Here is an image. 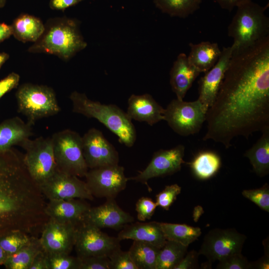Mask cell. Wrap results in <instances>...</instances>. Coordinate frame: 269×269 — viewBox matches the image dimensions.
I'll return each instance as SVG.
<instances>
[{"instance_id": "cell-1", "label": "cell", "mask_w": 269, "mask_h": 269, "mask_svg": "<svg viewBox=\"0 0 269 269\" xmlns=\"http://www.w3.org/2000/svg\"><path fill=\"white\" fill-rule=\"evenodd\" d=\"M206 121L203 140L226 148L234 137L248 139L269 130V36L249 47L234 49Z\"/></svg>"}, {"instance_id": "cell-2", "label": "cell", "mask_w": 269, "mask_h": 269, "mask_svg": "<svg viewBox=\"0 0 269 269\" xmlns=\"http://www.w3.org/2000/svg\"><path fill=\"white\" fill-rule=\"evenodd\" d=\"M16 149L0 152V238L21 232L36 236L49 218L39 185Z\"/></svg>"}, {"instance_id": "cell-3", "label": "cell", "mask_w": 269, "mask_h": 269, "mask_svg": "<svg viewBox=\"0 0 269 269\" xmlns=\"http://www.w3.org/2000/svg\"><path fill=\"white\" fill-rule=\"evenodd\" d=\"M87 43L75 19L67 17L49 18L40 38L28 48L33 53H47L68 60L85 49Z\"/></svg>"}, {"instance_id": "cell-4", "label": "cell", "mask_w": 269, "mask_h": 269, "mask_svg": "<svg viewBox=\"0 0 269 269\" xmlns=\"http://www.w3.org/2000/svg\"><path fill=\"white\" fill-rule=\"evenodd\" d=\"M69 98L74 113L97 120L118 136L120 143L129 147L134 145L136 139L135 127L127 113L118 106L93 101L76 91Z\"/></svg>"}, {"instance_id": "cell-5", "label": "cell", "mask_w": 269, "mask_h": 269, "mask_svg": "<svg viewBox=\"0 0 269 269\" xmlns=\"http://www.w3.org/2000/svg\"><path fill=\"white\" fill-rule=\"evenodd\" d=\"M268 7L251 0L237 7L228 27L234 49L249 47L269 36V18L265 14Z\"/></svg>"}, {"instance_id": "cell-6", "label": "cell", "mask_w": 269, "mask_h": 269, "mask_svg": "<svg viewBox=\"0 0 269 269\" xmlns=\"http://www.w3.org/2000/svg\"><path fill=\"white\" fill-rule=\"evenodd\" d=\"M15 97L17 111L32 126L38 120L54 116L61 110L54 90L46 85L24 83Z\"/></svg>"}, {"instance_id": "cell-7", "label": "cell", "mask_w": 269, "mask_h": 269, "mask_svg": "<svg viewBox=\"0 0 269 269\" xmlns=\"http://www.w3.org/2000/svg\"><path fill=\"white\" fill-rule=\"evenodd\" d=\"M51 138L58 170L85 177L89 168L83 155L82 136L75 131L66 129L55 133Z\"/></svg>"}, {"instance_id": "cell-8", "label": "cell", "mask_w": 269, "mask_h": 269, "mask_svg": "<svg viewBox=\"0 0 269 269\" xmlns=\"http://www.w3.org/2000/svg\"><path fill=\"white\" fill-rule=\"evenodd\" d=\"M25 151L23 160L32 179L39 186L58 170L51 137L29 138L20 145Z\"/></svg>"}, {"instance_id": "cell-9", "label": "cell", "mask_w": 269, "mask_h": 269, "mask_svg": "<svg viewBox=\"0 0 269 269\" xmlns=\"http://www.w3.org/2000/svg\"><path fill=\"white\" fill-rule=\"evenodd\" d=\"M207 111L198 99L186 102L175 99L165 109L164 120L178 134L188 136L200 131L206 121Z\"/></svg>"}, {"instance_id": "cell-10", "label": "cell", "mask_w": 269, "mask_h": 269, "mask_svg": "<svg viewBox=\"0 0 269 269\" xmlns=\"http://www.w3.org/2000/svg\"><path fill=\"white\" fill-rule=\"evenodd\" d=\"M120 241L103 232L101 229L84 221L76 226L74 247L77 257L82 259L96 256H108L121 247Z\"/></svg>"}, {"instance_id": "cell-11", "label": "cell", "mask_w": 269, "mask_h": 269, "mask_svg": "<svg viewBox=\"0 0 269 269\" xmlns=\"http://www.w3.org/2000/svg\"><path fill=\"white\" fill-rule=\"evenodd\" d=\"M247 237L234 228H215L204 237L198 254L210 262L220 261L234 254L241 253Z\"/></svg>"}, {"instance_id": "cell-12", "label": "cell", "mask_w": 269, "mask_h": 269, "mask_svg": "<svg viewBox=\"0 0 269 269\" xmlns=\"http://www.w3.org/2000/svg\"><path fill=\"white\" fill-rule=\"evenodd\" d=\"M85 177L93 197L107 199L115 198L126 188L128 181L124 167L119 164L90 169Z\"/></svg>"}, {"instance_id": "cell-13", "label": "cell", "mask_w": 269, "mask_h": 269, "mask_svg": "<svg viewBox=\"0 0 269 269\" xmlns=\"http://www.w3.org/2000/svg\"><path fill=\"white\" fill-rule=\"evenodd\" d=\"M39 186L44 197L48 200L94 199L85 181L76 176L58 170Z\"/></svg>"}, {"instance_id": "cell-14", "label": "cell", "mask_w": 269, "mask_h": 269, "mask_svg": "<svg viewBox=\"0 0 269 269\" xmlns=\"http://www.w3.org/2000/svg\"><path fill=\"white\" fill-rule=\"evenodd\" d=\"M82 149L90 169L118 164L119 153L113 144L96 128L89 129L82 136Z\"/></svg>"}, {"instance_id": "cell-15", "label": "cell", "mask_w": 269, "mask_h": 269, "mask_svg": "<svg viewBox=\"0 0 269 269\" xmlns=\"http://www.w3.org/2000/svg\"><path fill=\"white\" fill-rule=\"evenodd\" d=\"M185 146L179 144L169 149H159L155 151L146 168L134 177L128 178L147 185L151 178L173 174L180 170L185 163L183 157Z\"/></svg>"}, {"instance_id": "cell-16", "label": "cell", "mask_w": 269, "mask_h": 269, "mask_svg": "<svg viewBox=\"0 0 269 269\" xmlns=\"http://www.w3.org/2000/svg\"><path fill=\"white\" fill-rule=\"evenodd\" d=\"M76 226L49 218L39 238L43 249L48 254H70L74 247Z\"/></svg>"}, {"instance_id": "cell-17", "label": "cell", "mask_w": 269, "mask_h": 269, "mask_svg": "<svg viewBox=\"0 0 269 269\" xmlns=\"http://www.w3.org/2000/svg\"><path fill=\"white\" fill-rule=\"evenodd\" d=\"M232 45L224 47L215 65L199 81L198 99L207 111L213 104L232 56Z\"/></svg>"}, {"instance_id": "cell-18", "label": "cell", "mask_w": 269, "mask_h": 269, "mask_svg": "<svg viewBox=\"0 0 269 269\" xmlns=\"http://www.w3.org/2000/svg\"><path fill=\"white\" fill-rule=\"evenodd\" d=\"M83 221L101 229L110 228L119 230L133 222L134 219L118 205L115 198H110L102 205L90 207Z\"/></svg>"}, {"instance_id": "cell-19", "label": "cell", "mask_w": 269, "mask_h": 269, "mask_svg": "<svg viewBox=\"0 0 269 269\" xmlns=\"http://www.w3.org/2000/svg\"><path fill=\"white\" fill-rule=\"evenodd\" d=\"M128 104L126 113L132 120L144 122L150 126L164 120L165 109L149 94H132Z\"/></svg>"}, {"instance_id": "cell-20", "label": "cell", "mask_w": 269, "mask_h": 269, "mask_svg": "<svg viewBox=\"0 0 269 269\" xmlns=\"http://www.w3.org/2000/svg\"><path fill=\"white\" fill-rule=\"evenodd\" d=\"M80 199L49 200L45 213L49 218L62 223L77 225L82 221L91 207Z\"/></svg>"}, {"instance_id": "cell-21", "label": "cell", "mask_w": 269, "mask_h": 269, "mask_svg": "<svg viewBox=\"0 0 269 269\" xmlns=\"http://www.w3.org/2000/svg\"><path fill=\"white\" fill-rule=\"evenodd\" d=\"M200 72L189 61L187 55L180 53L170 71V84L176 99L183 100Z\"/></svg>"}, {"instance_id": "cell-22", "label": "cell", "mask_w": 269, "mask_h": 269, "mask_svg": "<svg viewBox=\"0 0 269 269\" xmlns=\"http://www.w3.org/2000/svg\"><path fill=\"white\" fill-rule=\"evenodd\" d=\"M118 239H131L152 244L161 249L166 240L161 228L160 222H135L127 224L118 234Z\"/></svg>"}, {"instance_id": "cell-23", "label": "cell", "mask_w": 269, "mask_h": 269, "mask_svg": "<svg viewBox=\"0 0 269 269\" xmlns=\"http://www.w3.org/2000/svg\"><path fill=\"white\" fill-rule=\"evenodd\" d=\"M32 125L15 117L0 124V152H4L19 145L32 135Z\"/></svg>"}, {"instance_id": "cell-24", "label": "cell", "mask_w": 269, "mask_h": 269, "mask_svg": "<svg viewBox=\"0 0 269 269\" xmlns=\"http://www.w3.org/2000/svg\"><path fill=\"white\" fill-rule=\"evenodd\" d=\"M189 46L190 51L188 59L200 73H206L215 65L222 51L217 43L210 41L190 43Z\"/></svg>"}, {"instance_id": "cell-25", "label": "cell", "mask_w": 269, "mask_h": 269, "mask_svg": "<svg viewBox=\"0 0 269 269\" xmlns=\"http://www.w3.org/2000/svg\"><path fill=\"white\" fill-rule=\"evenodd\" d=\"M12 35L22 42H35L44 30V24L38 17L27 13L21 14L11 24Z\"/></svg>"}, {"instance_id": "cell-26", "label": "cell", "mask_w": 269, "mask_h": 269, "mask_svg": "<svg viewBox=\"0 0 269 269\" xmlns=\"http://www.w3.org/2000/svg\"><path fill=\"white\" fill-rule=\"evenodd\" d=\"M262 133L260 138L244 154L249 159L254 172L260 177L269 173V130Z\"/></svg>"}, {"instance_id": "cell-27", "label": "cell", "mask_w": 269, "mask_h": 269, "mask_svg": "<svg viewBox=\"0 0 269 269\" xmlns=\"http://www.w3.org/2000/svg\"><path fill=\"white\" fill-rule=\"evenodd\" d=\"M42 249L39 238L32 236L28 243L7 257L3 265L7 269H29L34 258Z\"/></svg>"}, {"instance_id": "cell-28", "label": "cell", "mask_w": 269, "mask_h": 269, "mask_svg": "<svg viewBox=\"0 0 269 269\" xmlns=\"http://www.w3.org/2000/svg\"><path fill=\"white\" fill-rule=\"evenodd\" d=\"M188 164L197 178L206 180L216 174L221 167V161L220 156L216 152L204 150L196 154Z\"/></svg>"}, {"instance_id": "cell-29", "label": "cell", "mask_w": 269, "mask_h": 269, "mask_svg": "<svg viewBox=\"0 0 269 269\" xmlns=\"http://www.w3.org/2000/svg\"><path fill=\"white\" fill-rule=\"evenodd\" d=\"M160 250L152 244L134 241L128 251L137 269H155Z\"/></svg>"}, {"instance_id": "cell-30", "label": "cell", "mask_w": 269, "mask_h": 269, "mask_svg": "<svg viewBox=\"0 0 269 269\" xmlns=\"http://www.w3.org/2000/svg\"><path fill=\"white\" fill-rule=\"evenodd\" d=\"M166 240L172 241L188 246L201 234L199 227L186 224L160 223Z\"/></svg>"}, {"instance_id": "cell-31", "label": "cell", "mask_w": 269, "mask_h": 269, "mask_svg": "<svg viewBox=\"0 0 269 269\" xmlns=\"http://www.w3.org/2000/svg\"><path fill=\"white\" fill-rule=\"evenodd\" d=\"M188 247L166 240L158 255L155 269H174L187 253Z\"/></svg>"}, {"instance_id": "cell-32", "label": "cell", "mask_w": 269, "mask_h": 269, "mask_svg": "<svg viewBox=\"0 0 269 269\" xmlns=\"http://www.w3.org/2000/svg\"><path fill=\"white\" fill-rule=\"evenodd\" d=\"M202 0H153L155 6L170 16L186 18L200 8Z\"/></svg>"}, {"instance_id": "cell-33", "label": "cell", "mask_w": 269, "mask_h": 269, "mask_svg": "<svg viewBox=\"0 0 269 269\" xmlns=\"http://www.w3.org/2000/svg\"><path fill=\"white\" fill-rule=\"evenodd\" d=\"M31 236L21 232H12L0 238V246L8 256L28 243Z\"/></svg>"}, {"instance_id": "cell-34", "label": "cell", "mask_w": 269, "mask_h": 269, "mask_svg": "<svg viewBox=\"0 0 269 269\" xmlns=\"http://www.w3.org/2000/svg\"><path fill=\"white\" fill-rule=\"evenodd\" d=\"M48 269H79L80 259L67 254H48Z\"/></svg>"}, {"instance_id": "cell-35", "label": "cell", "mask_w": 269, "mask_h": 269, "mask_svg": "<svg viewBox=\"0 0 269 269\" xmlns=\"http://www.w3.org/2000/svg\"><path fill=\"white\" fill-rule=\"evenodd\" d=\"M242 194L261 209L269 212V185L267 183L259 188L244 190Z\"/></svg>"}, {"instance_id": "cell-36", "label": "cell", "mask_w": 269, "mask_h": 269, "mask_svg": "<svg viewBox=\"0 0 269 269\" xmlns=\"http://www.w3.org/2000/svg\"><path fill=\"white\" fill-rule=\"evenodd\" d=\"M108 257L111 269H137L129 251H123L121 247L114 250Z\"/></svg>"}, {"instance_id": "cell-37", "label": "cell", "mask_w": 269, "mask_h": 269, "mask_svg": "<svg viewBox=\"0 0 269 269\" xmlns=\"http://www.w3.org/2000/svg\"><path fill=\"white\" fill-rule=\"evenodd\" d=\"M181 187L177 184L167 185L156 195L157 206L169 210V207L180 193Z\"/></svg>"}, {"instance_id": "cell-38", "label": "cell", "mask_w": 269, "mask_h": 269, "mask_svg": "<svg viewBox=\"0 0 269 269\" xmlns=\"http://www.w3.org/2000/svg\"><path fill=\"white\" fill-rule=\"evenodd\" d=\"M253 268L252 263L241 253L230 255L219 261L216 267L218 269H248Z\"/></svg>"}, {"instance_id": "cell-39", "label": "cell", "mask_w": 269, "mask_h": 269, "mask_svg": "<svg viewBox=\"0 0 269 269\" xmlns=\"http://www.w3.org/2000/svg\"><path fill=\"white\" fill-rule=\"evenodd\" d=\"M157 207L156 203L151 198L146 197H141L135 204L137 219L142 222L150 219Z\"/></svg>"}, {"instance_id": "cell-40", "label": "cell", "mask_w": 269, "mask_h": 269, "mask_svg": "<svg viewBox=\"0 0 269 269\" xmlns=\"http://www.w3.org/2000/svg\"><path fill=\"white\" fill-rule=\"evenodd\" d=\"M79 269H111L107 256H96L80 259Z\"/></svg>"}, {"instance_id": "cell-41", "label": "cell", "mask_w": 269, "mask_h": 269, "mask_svg": "<svg viewBox=\"0 0 269 269\" xmlns=\"http://www.w3.org/2000/svg\"><path fill=\"white\" fill-rule=\"evenodd\" d=\"M20 76L15 72L9 73L0 80V99L7 93L16 88L19 83Z\"/></svg>"}, {"instance_id": "cell-42", "label": "cell", "mask_w": 269, "mask_h": 269, "mask_svg": "<svg viewBox=\"0 0 269 269\" xmlns=\"http://www.w3.org/2000/svg\"><path fill=\"white\" fill-rule=\"evenodd\" d=\"M199 255L196 251L187 252L174 269H196L198 265V258Z\"/></svg>"}, {"instance_id": "cell-43", "label": "cell", "mask_w": 269, "mask_h": 269, "mask_svg": "<svg viewBox=\"0 0 269 269\" xmlns=\"http://www.w3.org/2000/svg\"><path fill=\"white\" fill-rule=\"evenodd\" d=\"M29 269H48V255L43 249L34 258Z\"/></svg>"}, {"instance_id": "cell-44", "label": "cell", "mask_w": 269, "mask_h": 269, "mask_svg": "<svg viewBox=\"0 0 269 269\" xmlns=\"http://www.w3.org/2000/svg\"><path fill=\"white\" fill-rule=\"evenodd\" d=\"M84 0H50L49 5L51 9L56 10H64L75 5Z\"/></svg>"}, {"instance_id": "cell-45", "label": "cell", "mask_w": 269, "mask_h": 269, "mask_svg": "<svg viewBox=\"0 0 269 269\" xmlns=\"http://www.w3.org/2000/svg\"><path fill=\"white\" fill-rule=\"evenodd\" d=\"M252 0H214L221 8L228 11H232L235 7Z\"/></svg>"}, {"instance_id": "cell-46", "label": "cell", "mask_w": 269, "mask_h": 269, "mask_svg": "<svg viewBox=\"0 0 269 269\" xmlns=\"http://www.w3.org/2000/svg\"><path fill=\"white\" fill-rule=\"evenodd\" d=\"M12 35L11 25L0 23V43Z\"/></svg>"}, {"instance_id": "cell-47", "label": "cell", "mask_w": 269, "mask_h": 269, "mask_svg": "<svg viewBox=\"0 0 269 269\" xmlns=\"http://www.w3.org/2000/svg\"><path fill=\"white\" fill-rule=\"evenodd\" d=\"M8 255L0 246V266L4 264Z\"/></svg>"}, {"instance_id": "cell-48", "label": "cell", "mask_w": 269, "mask_h": 269, "mask_svg": "<svg viewBox=\"0 0 269 269\" xmlns=\"http://www.w3.org/2000/svg\"><path fill=\"white\" fill-rule=\"evenodd\" d=\"M9 55L5 52H0V68L3 64L8 59Z\"/></svg>"}, {"instance_id": "cell-49", "label": "cell", "mask_w": 269, "mask_h": 269, "mask_svg": "<svg viewBox=\"0 0 269 269\" xmlns=\"http://www.w3.org/2000/svg\"><path fill=\"white\" fill-rule=\"evenodd\" d=\"M6 0H0V8L3 7L6 3Z\"/></svg>"}]
</instances>
